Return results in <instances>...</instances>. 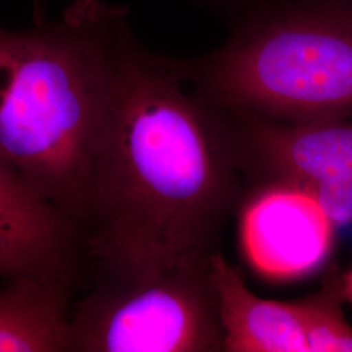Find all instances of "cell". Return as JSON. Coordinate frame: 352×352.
I'll return each mask as SVG.
<instances>
[{"label": "cell", "instance_id": "1", "mask_svg": "<svg viewBox=\"0 0 352 352\" xmlns=\"http://www.w3.org/2000/svg\"><path fill=\"white\" fill-rule=\"evenodd\" d=\"M244 187L225 110L133 38L93 177L90 282L209 264Z\"/></svg>", "mask_w": 352, "mask_h": 352}, {"label": "cell", "instance_id": "2", "mask_svg": "<svg viewBox=\"0 0 352 352\" xmlns=\"http://www.w3.org/2000/svg\"><path fill=\"white\" fill-rule=\"evenodd\" d=\"M133 38L126 10L103 0L24 32L0 28V153L84 231Z\"/></svg>", "mask_w": 352, "mask_h": 352}, {"label": "cell", "instance_id": "3", "mask_svg": "<svg viewBox=\"0 0 352 352\" xmlns=\"http://www.w3.org/2000/svg\"><path fill=\"white\" fill-rule=\"evenodd\" d=\"M215 50L168 60L214 106L285 123L352 115V0H254Z\"/></svg>", "mask_w": 352, "mask_h": 352}, {"label": "cell", "instance_id": "4", "mask_svg": "<svg viewBox=\"0 0 352 352\" xmlns=\"http://www.w3.org/2000/svg\"><path fill=\"white\" fill-rule=\"evenodd\" d=\"M212 261L98 278L72 305L69 352H223Z\"/></svg>", "mask_w": 352, "mask_h": 352}, {"label": "cell", "instance_id": "5", "mask_svg": "<svg viewBox=\"0 0 352 352\" xmlns=\"http://www.w3.org/2000/svg\"><path fill=\"white\" fill-rule=\"evenodd\" d=\"M223 110L245 184L296 186L320 202L336 226L352 225V115L285 123Z\"/></svg>", "mask_w": 352, "mask_h": 352}, {"label": "cell", "instance_id": "6", "mask_svg": "<svg viewBox=\"0 0 352 352\" xmlns=\"http://www.w3.org/2000/svg\"><path fill=\"white\" fill-rule=\"evenodd\" d=\"M238 212L241 248L261 277L289 282L325 267L337 226L311 193L280 182L245 184Z\"/></svg>", "mask_w": 352, "mask_h": 352}, {"label": "cell", "instance_id": "7", "mask_svg": "<svg viewBox=\"0 0 352 352\" xmlns=\"http://www.w3.org/2000/svg\"><path fill=\"white\" fill-rule=\"evenodd\" d=\"M0 277L81 289L90 283L88 240L74 218L39 193L0 153Z\"/></svg>", "mask_w": 352, "mask_h": 352}, {"label": "cell", "instance_id": "8", "mask_svg": "<svg viewBox=\"0 0 352 352\" xmlns=\"http://www.w3.org/2000/svg\"><path fill=\"white\" fill-rule=\"evenodd\" d=\"M212 273L225 351L309 352L308 296L295 302L258 298L221 252L212 257Z\"/></svg>", "mask_w": 352, "mask_h": 352}, {"label": "cell", "instance_id": "9", "mask_svg": "<svg viewBox=\"0 0 352 352\" xmlns=\"http://www.w3.org/2000/svg\"><path fill=\"white\" fill-rule=\"evenodd\" d=\"M75 289L38 279L0 289V352H69Z\"/></svg>", "mask_w": 352, "mask_h": 352}, {"label": "cell", "instance_id": "10", "mask_svg": "<svg viewBox=\"0 0 352 352\" xmlns=\"http://www.w3.org/2000/svg\"><path fill=\"white\" fill-rule=\"evenodd\" d=\"M309 302V352H352V327L346 321L342 304L343 273L331 267Z\"/></svg>", "mask_w": 352, "mask_h": 352}, {"label": "cell", "instance_id": "11", "mask_svg": "<svg viewBox=\"0 0 352 352\" xmlns=\"http://www.w3.org/2000/svg\"><path fill=\"white\" fill-rule=\"evenodd\" d=\"M189 3L201 7L213 12L234 14L245 6H248L253 0H187Z\"/></svg>", "mask_w": 352, "mask_h": 352}, {"label": "cell", "instance_id": "12", "mask_svg": "<svg viewBox=\"0 0 352 352\" xmlns=\"http://www.w3.org/2000/svg\"><path fill=\"white\" fill-rule=\"evenodd\" d=\"M343 294L346 302L352 304V266L347 273L343 274Z\"/></svg>", "mask_w": 352, "mask_h": 352}]
</instances>
